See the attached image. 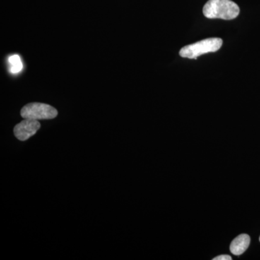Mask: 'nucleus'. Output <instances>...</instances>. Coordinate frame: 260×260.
<instances>
[{
    "instance_id": "1",
    "label": "nucleus",
    "mask_w": 260,
    "mask_h": 260,
    "mask_svg": "<svg viewBox=\"0 0 260 260\" xmlns=\"http://www.w3.org/2000/svg\"><path fill=\"white\" fill-rule=\"evenodd\" d=\"M239 12V6L231 0H209L203 8V14L210 19L233 20Z\"/></svg>"
},
{
    "instance_id": "2",
    "label": "nucleus",
    "mask_w": 260,
    "mask_h": 260,
    "mask_svg": "<svg viewBox=\"0 0 260 260\" xmlns=\"http://www.w3.org/2000/svg\"><path fill=\"white\" fill-rule=\"evenodd\" d=\"M223 40L219 38H210L183 47L179 51L181 57L198 59V56L210 52H215L222 47Z\"/></svg>"
},
{
    "instance_id": "3",
    "label": "nucleus",
    "mask_w": 260,
    "mask_h": 260,
    "mask_svg": "<svg viewBox=\"0 0 260 260\" xmlns=\"http://www.w3.org/2000/svg\"><path fill=\"white\" fill-rule=\"evenodd\" d=\"M20 115L23 119L43 120L52 119L58 115L57 110L50 105L42 103H30L27 104L20 111Z\"/></svg>"
},
{
    "instance_id": "4",
    "label": "nucleus",
    "mask_w": 260,
    "mask_h": 260,
    "mask_svg": "<svg viewBox=\"0 0 260 260\" xmlns=\"http://www.w3.org/2000/svg\"><path fill=\"white\" fill-rule=\"evenodd\" d=\"M41 124L38 120L25 119L14 127L15 136L20 141H25L34 136L40 129Z\"/></svg>"
},
{
    "instance_id": "5",
    "label": "nucleus",
    "mask_w": 260,
    "mask_h": 260,
    "mask_svg": "<svg viewBox=\"0 0 260 260\" xmlns=\"http://www.w3.org/2000/svg\"><path fill=\"white\" fill-rule=\"evenodd\" d=\"M250 237L247 234H241L233 240L230 246V250L234 255L242 254L249 247Z\"/></svg>"
},
{
    "instance_id": "6",
    "label": "nucleus",
    "mask_w": 260,
    "mask_h": 260,
    "mask_svg": "<svg viewBox=\"0 0 260 260\" xmlns=\"http://www.w3.org/2000/svg\"><path fill=\"white\" fill-rule=\"evenodd\" d=\"M10 64V71L13 74L20 73L23 68V64L20 60V56L15 54V55L10 56L8 59Z\"/></svg>"
},
{
    "instance_id": "7",
    "label": "nucleus",
    "mask_w": 260,
    "mask_h": 260,
    "mask_svg": "<svg viewBox=\"0 0 260 260\" xmlns=\"http://www.w3.org/2000/svg\"><path fill=\"white\" fill-rule=\"evenodd\" d=\"M232 258L229 255H220L213 258V260H232Z\"/></svg>"
},
{
    "instance_id": "8",
    "label": "nucleus",
    "mask_w": 260,
    "mask_h": 260,
    "mask_svg": "<svg viewBox=\"0 0 260 260\" xmlns=\"http://www.w3.org/2000/svg\"><path fill=\"white\" fill-rule=\"evenodd\" d=\"M259 241H260V237H259Z\"/></svg>"
}]
</instances>
